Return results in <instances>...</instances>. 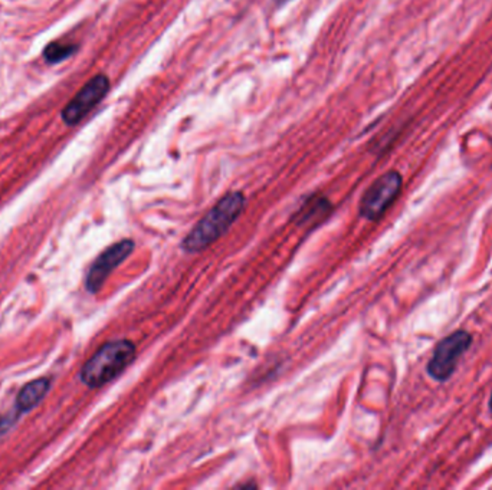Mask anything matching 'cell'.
Instances as JSON below:
<instances>
[{
  "instance_id": "cell-1",
  "label": "cell",
  "mask_w": 492,
  "mask_h": 490,
  "mask_svg": "<svg viewBox=\"0 0 492 490\" xmlns=\"http://www.w3.org/2000/svg\"><path fill=\"white\" fill-rule=\"evenodd\" d=\"M245 208V196L241 192L225 194L208 215L194 226L182 241L183 250L196 253L206 249L226 233L232 223L238 219Z\"/></svg>"
},
{
  "instance_id": "cell-2",
  "label": "cell",
  "mask_w": 492,
  "mask_h": 490,
  "mask_svg": "<svg viewBox=\"0 0 492 490\" xmlns=\"http://www.w3.org/2000/svg\"><path fill=\"white\" fill-rule=\"evenodd\" d=\"M135 346L128 339L110 341L86 361L79 379L91 388L109 384L135 361Z\"/></svg>"
},
{
  "instance_id": "cell-3",
  "label": "cell",
  "mask_w": 492,
  "mask_h": 490,
  "mask_svg": "<svg viewBox=\"0 0 492 490\" xmlns=\"http://www.w3.org/2000/svg\"><path fill=\"white\" fill-rule=\"evenodd\" d=\"M472 346V335L465 330H458L439 341L429 360L426 372L429 377L444 383L451 379L463 354Z\"/></svg>"
},
{
  "instance_id": "cell-4",
  "label": "cell",
  "mask_w": 492,
  "mask_h": 490,
  "mask_svg": "<svg viewBox=\"0 0 492 490\" xmlns=\"http://www.w3.org/2000/svg\"><path fill=\"white\" fill-rule=\"evenodd\" d=\"M403 178L399 171L384 173L367 189L360 201V215L367 220L381 219L399 197Z\"/></svg>"
},
{
  "instance_id": "cell-5",
  "label": "cell",
  "mask_w": 492,
  "mask_h": 490,
  "mask_svg": "<svg viewBox=\"0 0 492 490\" xmlns=\"http://www.w3.org/2000/svg\"><path fill=\"white\" fill-rule=\"evenodd\" d=\"M110 79L107 75H95L79 89L78 94L62 110V119L68 126H75L88 116V112L100 104L109 94Z\"/></svg>"
},
{
  "instance_id": "cell-6",
  "label": "cell",
  "mask_w": 492,
  "mask_h": 490,
  "mask_svg": "<svg viewBox=\"0 0 492 490\" xmlns=\"http://www.w3.org/2000/svg\"><path fill=\"white\" fill-rule=\"evenodd\" d=\"M133 249H135V241H130V239H124V241L110 246L109 249H105L104 252L101 253L100 257L94 262L93 266L90 267L88 275H86V290L90 294H97L107 278H109L110 274L130 257Z\"/></svg>"
},
{
  "instance_id": "cell-7",
  "label": "cell",
  "mask_w": 492,
  "mask_h": 490,
  "mask_svg": "<svg viewBox=\"0 0 492 490\" xmlns=\"http://www.w3.org/2000/svg\"><path fill=\"white\" fill-rule=\"evenodd\" d=\"M49 386H51V381L45 377L28 383L22 390L19 391L15 409L19 412H28L37 407L41 403L42 398L45 397L46 393H48Z\"/></svg>"
},
{
  "instance_id": "cell-8",
  "label": "cell",
  "mask_w": 492,
  "mask_h": 490,
  "mask_svg": "<svg viewBox=\"0 0 492 490\" xmlns=\"http://www.w3.org/2000/svg\"><path fill=\"white\" fill-rule=\"evenodd\" d=\"M330 203L327 199L321 196H314L311 200L307 201L299 212V219L302 222L307 220L317 219V217H325L328 215Z\"/></svg>"
},
{
  "instance_id": "cell-9",
  "label": "cell",
  "mask_w": 492,
  "mask_h": 490,
  "mask_svg": "<svg viewBox=\"0 0 492 490\" xmlns=\"http://www.w3.org/2000/svg\"><path fill=\"white\" fill-rule=\"evenodd\" d=\"M78 46L74 44H60V42H53L46 46L44 51V56H45L46 62L56 63L61 61L67 60L70 56L74 55L77 53Z\"/></svg>"
},
{
  "instance_id": "cell-10",
  "label": "cell",
  "mask_w": 492,
  "mask_h": 490,
  "mask_svg": "<svg viewBox=\"0 0 492 490\" xmlns=\"http://www.w3.org/2000/svg\"><path fill=\"white\" fill-rule=\"evenodd\" d=\"M19 414H20V412L15 409V412H9L6 416L0 417V435H4V433L16 423Z\"/></svg>"
},
{
  "instance_id": "cell-11",
  "label": "cell",
  "mask_w": 492,
  "mask_h": 490,
  "mask_svg": "<svg viewBox=\"0 0 492 490\" xmlns=\"http://www.w3.org/2000/svg\"><path fill=\"white\" fill-rule=\"evenodd\" d=\"M488 405H489V410H491V412H492V393H491V397H489Z\"/></svg>"
},
{
  "instance_id": "cell-12",
  "label": "cell",
  "mask_w": 492,
  "mask_h": 490,
  "mask_svg": "<svg viewBox=\"0 0 492 490\" xmlns=\"http://www.w3.org/2000/svg\"><path fill=\"white\" fill-rule=\"evenodd\" d=\"M278 4H285V2H288V0H276Z\"/></svg>"
}]
</instances>
